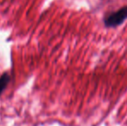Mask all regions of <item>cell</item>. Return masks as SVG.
<instances>
[{
    "mask_svg": "<svg viewBox=\"0 0 127 126\" xmlns=\"http://www.w3.org/2000/svg\"><path fill=\"white\" fill-rule=\"evenodd\" d=\"M127 19V6L107 15L104 18V24L106 28H116L121 25Z\"/></svg>",
    "mask_w": 127,
    "mask_h": 126,
    "instance_id": "6da1fadb",
    "label": "cell"
},
{
    "mask_svg": "<svg viewBox=\"0 0 127 126\" xmlns=\"http://www.w3.org/2000/svg\"><path fill=\"white\" fill-rule=\"evenodd\" d=\"M9 80H10V76L7 73L3 74V75L0 77V95L3 93V91L5 89L7 84H8Z\"/></svg>",
    "mask_w": 127,
    "mask_h": 126,
    "instance_id": "7a4b0ae2",
    "label": "cell"
}]
</instances>
